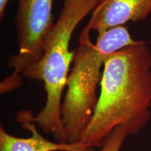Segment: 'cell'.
<instances>
[{"mask_svg": "<svg viewBox=\"0 0 151 151\" xmlns=\"http://www.w3.org/2000/svg\"><path fill=\"white\" fill-rule=\"evenodd\" d=\"M151 52L143 41L109 57L103 69L95 111L80 142L102 146L110 132L123 127L135 136L151 118Z\"/></svg>", "mask_w": 151, "mask_h": 151, "instance_id": "1", "label": "cell"}, {"mask_svg": "<svg viewBox=\"0 0 151 151\" xmlns=\"http://www.w3.org/2000/svg\"><path fill=\"white\" fill-rule=\"evenodd\" d=\"M97 3V0H63L62 11L45 41L41 58L22 73L25 78L43 82L46 104L32 119L44 133L51 134L56 142L68 143L62 120V96L73 59L69 43L73 31Z\"/></svg>", "mask_w": 151, "mask_h": 151, "instance_id": "2", "label": "cell"}, {"mask_svg": "<svg viewBox=\"0 0 151 151\" xmlns=\"http://www.w3.org/2000/svg\"><path fill=\"white\" fill-rule=\"evenodd\" d=\"M136 41L124 26L114 27L97 35L92 42L90 31L81 32L73 51V65L67 83L62 106V120L67 142H80L97 107L98 86L101 83L105 62L113 52L135 45Z\"/></svg>", "mask_w": 151, "mask_h": 151, "instance_id": "3", "label": "cell"}, {"mask_svg": "<svg viewBox=\"0 0 151 151\" xmlns=\"http://www.w3.org/2000/svg\"><path fill=\"white\" fill-rule=\"evenodd\" d=\"M53 0H18L15 18L18 50L9 57L8 68L13 72L0 84V92L16 90L22 83V71L41 58L45 41L55 22Z\"/></svg>", "mask_w": 151, "mask_h": 151, "instance_id": "4", "label": "cell"}, {"mask_svg": "<svg viewBox=\"0 0 151 151\" xmlns=\"http://www.w3.org/2000/svg\"><path fill=\"white\" fill-rule=\"evenodd\" d=\"M151 13V0H97L86 27L98 35L129 22L145 20Z\"/></svg>", "mask_w": 151, "mask_h": 151, "instance_id": "5", "label": "cell"}, {"mask_svg": "<svg viewBox=\"0 0 151 151\" xmlns=\"http://www.w3.org/2000/svg\"><path fill=\"white\" fill-rule=\"evenodd\" d=\"M31 111H21L17 115V120L22 127L31 132L27 138L11 135L0 127V151H94V148L83 143H63L48 141L38 132L32 117Z\"/></svg>", "mask_w": 151, "mask_h": 151, "instance_id": "6", "label": "cell"}, {"mask_svg": "<svg viewBox=\"0 0 151 151\" xmlns=\"http://www.w3.org/2000/svg\"><path fill=\"white\" fill-rule=\"evenodd\" d=\"M128 134L122 127L113 129L104 141L99 151H120Z\"/></svg>", "mask_w": 151, "mask_h": 151, "instance_id": "7", "label": "cell"}, {"mask_svg": "<svg viewBox=\"0 0 151 151\" xmlns=\"http://www.w3.org/2000/svg\"><path fill=\"white\" fill-rule=\"evenodd\" d=\"M10 0H0V19L2 20L4 16L6 9Z\"/></svg>", "mask_w": 151, "mask_h": 151, "instance_id": "8", "label": "cell"}]
</instances>
